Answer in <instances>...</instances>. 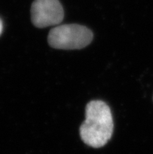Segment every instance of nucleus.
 Listing matches in <instances>:
<instances>
[{
	"label": "nucleus",
	"instance_id": "20e7f679",
	"mask_svg": "<svg viewBox=\"0 0 153 154\" xmlns=\"http://www.w3.org/2000/svg\"><path fill=\"white\" fill-rule=\"evenodd\" d=\"M2 28H3V25H2V20L0 19V35L2 34Z\"/></svg>",
	"mask_w": 153,
	"mask_h": 154
},
{
	"label": "nucleus",
	"instance_id": "f257e3e1",
	"mask_svg": "<svg viewBox=\"0 0 153 154\" xmlns=\"http://www.w3.org/2000/svg\"><path fill=\"white\" fill-rule=\"evenodd\" d=\"M85 117V121L80 127L82 141L93 148L104 146L113 132L110 108L105 102L92 100L86 106Z\"/></svg>",
	"mask_w": 153,
	"mask_h": 154
},
{
	"label": "nucleus",
	"instance_id": "7ed1b4c3",
	"mask_svg": "<svg viewBox=\"0 0 153 154\" xmlns=\"http://www.w3.org/2000/svg\"><path fill=\"white\" fill-rule=\"evenodd\" d=\"M31 21L39 28L59 25L64 11L59 0H35L31 5Z\"/></svg>",
	"mask_w": 153,
	"mask_h": 154
},
{
	"label": "nucleus",
	"instance_id": "f03ea898",
	"mask_svg": "<svg viewBox=\"0 0 153 154\" xmlns=\"http://www.w3.org/2000/svg\"><path fill=\"white\" fill-rule=\"evenodd\" d=\"M93 34L90 29L79 24H63L52 28L48 42L59 49H81L91 42Z\"/></svg>",
	"mask_w": 153,
	"mask_h": 154
}]
</instances>
